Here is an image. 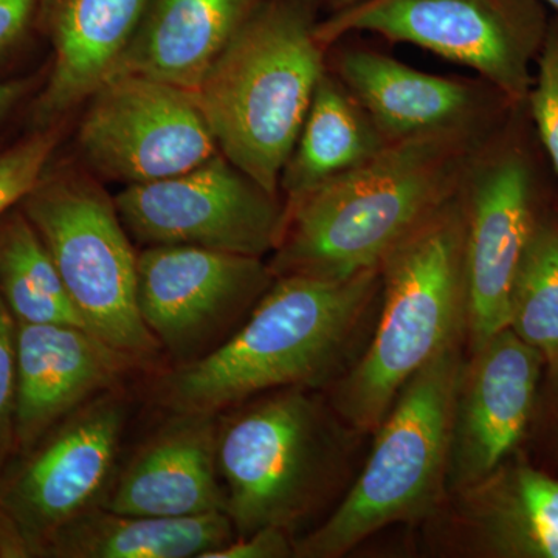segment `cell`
<instances>
[{
  "instance_id": "13",
  "label": "cell",
  "mask_w": 558,
  "mask_h": 558,
  "mask_svg": "<svg viewBox=\"0 0 558 558\" xmlns=\"http://www.w3.org/2000/svg\"><path fill=\"white\" fill-rule=\"evenodd\" d=\"M274 281L263 258L153 245L137 255L138 314L174 366L189 365L229 339Z\"/></svg>"
},
{
  "instance_id": "3",
  "label": "cell",
  "mask_w": 558,
  "mask_h": 558,
  "mask_svg": "<svg viewBox=\"0 0 558 558\" xmlns=\"http://www.w3.org/2000/svg\"><path fill=\"white\" fill-rule=\"evenodd\" d=\"M363 436L317 389H275L220 413L218 469L236 538L270 526L296 535L339 502Z\"/></svg>"
},
{
  "instance_id": "29",
  "label": "cell",
  "mask_w": 558,
  "mask_h": 558,
  "mask_svg": "<svg viewBox=\"0 0 558 558\" xmlns=\"http://www.w3.org/2000/svg\"><path fill=\"white\" fill-rule=\"evenodd\" d=\"M542 428L558 464V368L545 371L539 388L537 413L532 429Z\"/></svg>"
},
{
  "instance_id": "15",
  "label": "cell",
  "mask_w": 558,
  "mask_h": 558,
  "mask_svg": "<svg viewBox=\"0 0 558 558\" xmlns=\"http://www.w3.org/2000/svg\"><path fill=\"white\" fill-rule=\"evenodd\" d=\"M328 68L387 143L436 132L495 130L519 106L478 76L433 75L344 40L330 47Z\"/></svg>"
},
{
  "instance_id": "30",
  "label": "cell",
  "mask_w": 558,
  "mask_h": 558,
  "mask_svg": "<svg viewBox=\"0 0 558 558\" xmlns=\"http://www.w3.org/2000/svg\"><path fill=\"white\" fill-rule=\"evenodd\" d=\"M44 0H0V57L20 43Z\"/></svg>"
},
{
  "instance_id": "10",
  "label": "cell",
  "mask_w": 558,
  "mask_h": 558,
  "mask_svg": "<svg viewBox=\"0 0 558 558\" xmlns=\"http://www.w3.org/2000/svg\"><path fill=\"white\" fill-rule=\"evenodd\" d=\"M130 403L123 387L90 399L0 472V557H39L73 520L105 505Z\"/></svg>"
},
{
  "instance_id": "22",
  "label": "cell",
  "mask_w": 558,
  "mask_h": 558,
  "mask_svg": "<svg viewBox=\"0 0 558 558\" xmlns=\"http://www.w3.org/2000/svg\"><path fill=\"white\" fill-rule=\"evenodd\" d=\"M388 143L329 68L279 179L284 205L373 159Z\"/></svg>"
},
{
  "instance_id": "31",
  "label": "cell",
  "mask_w": 558,
  "mask_h": 558,
  "mask_svg": "<svg viewBox=\"0 0 558 558\" xmlns=\"http://www.w3.org/2000/svg\"><path fill=\"white\" fill-rule=\"evenodd\" d=\"M28 87L31 83L25 80H0V121L16 108Z\"/></svg>"
},
{
  "instance_id": "16",
  "label": "cell",
  "mask_w": 558,
  "mask_h": 558,
  "mask_svg": "<svg viewBox=\"0 0 558 558\" xmlns=\"http://www.w3.org/2000/svg\"><path fill=\"white\" fill-rule=\"evenodd\" d=\"M424 524L446 556L558 558V476L517 451Z\"/></svg>"
},
{
  "instance_id": "28",
  "label": "cell",
  "mask_w": 558,
  "mask_h": 558,
  "mask_svg": "<svg viewBox=\"0 0 558 558\" xmlns=\"http://www.w3.org/2000/svg\"><path fill=\"white\" fill-rule=\"evenodd\" d=\"M296 535L282 527H263L234 538L205 558H289L295 556Z\"/></svg>"
},
{
  "instance_id": "24",
  "label": "cell",
  "mask_w": 558,
  "mask_h": 558,
  "mask_svg": "<svg viewBox=\"0 0 558 558\" xmlns=\"http://www.w3.org/2000/svg\"><path fill=\"white\" fill-rule=\"evenodd\" d=\"M557 205V204H556ZM532 233L509 300L508 328L558 368V207Z\"/></svg>"
},
{
  "instance_id": "6",
  "label": "cell",
  "mask_w": 558,
  "mask_h": 558,
  "mask_svg": "<svg viewBox=\"0 0 558 558\" xmlns=\"http://www.w3.org/2000/svg\"><path fill=\"white\" fill-rule=\"evenodd\" d=\"M465 341L399 392L357 476L329 515L295 539L296 558H340L392 524L425 523L449 495L451 417Z\"/></svg>"
},
{
  "instance_id": "5",
  "label": "cell",
  "mask_w": 558,
  "mask_h": 558,
  "mask_svg": "<svg viewBox=\"0 0 558 558\" xmlns=\"http://www.w3.org/2000/svg\"><path fill=\"white\" fill-rule=\"evenodd\" d=\"M318 21L311 0H263L194 92L219 153L277 196L328 70Z\"/></svg>"
},
{
  "instance_id": "11",
  "label": "cell",
  "mask_w": 558,
  "mask_h": 558,
  "mask_svg": "<svg viewBox=\"0 0 558 558\" xmlns=\"http://www.w3.org/2000/svg\"><path fill=\"white\" fill-rule=\"evenodd\" d=\"M87 102L76 142L84 167L98 179L124 186L156 182L219 153L194 92L117 73Z\"/></svg>"
},
{
  "instance_id": "21",
  "label": "cell",
  "mask_w": 558,
  "mask_h": 558,
  "mask_svg": "<svg viewBox=\"0 0 558 558\" xmlns=\"http://www.w3.org/2000/svg\"><path fill=\"white\" fill-rule=\"evenodd\" d=\"M234 538L226 512L163 519L113 512L100 506L57 532L39 557L205 558Z\"/></svg>"
},
{
  "instance_id": "14",
  "label": "cell",
  "mask_w": 558,
  "mask_h": 558,
  "mask_svg": "<svg viewBox=\"0 0 558 558\" xmlns=\"http://www.w3.org/2000/svg\"><path fill=\"white\" fill-rule=\"evenodd\" d=\"M545 360L505 328L469 351L451 417L449 494L520 451L537 413Z\"/></svg>"
},
{
  "instance_id": "17",
  "label": "cell",
  "mask_w": 558,
  "mask_h": 558,
  "mask_svg": "<svg viewBox=\"0 0 558 558\" xmlns=\"http://www.w3.org/2000/svg\"><path fill=\"white\" fill-rule=\"evenodd\" d=\"M16 450L32 449L90 399L123 381L142 363L73 325L17 323Z\"/></svg>"
},
{
  "instance_id": "12",
  "label": "cell",
  "mask_w": 558,
  "mask_h": 558,
  "mask_svg": "<svg viewBox=\"0 0 558 558\" xmlns=\"http://www.w3.org/2000/svg\"><path fill=\"white\" fill-rule=\"evenodd\" d=\"M132 240L263 258L277 247L284 202L218 153L193 170L124 186L116 196Z\"/></svg>"
},
{
  "instance_id": "27",
  "label": "cell",
  "mask_w": 558,
  "mask_h": 558,
  "mask_svg": "<svg viewBox=\"0 0 558 558\" xmlns=\"http://www.w3.org/2000/svg\"><path fill=\"white\" fill-rule=\"evenodd\" d=\"M17 322L0 293V472L16 450Z\"/></svg>"
},
{
  "instance_id": "18",
  "label": "cell",
  "mask_w": 558,
  "mask_h": 558,
  "mask_svg": "<svg viewBox=\"0 0 558 558\" xmlns=\"http://www.w3.org/2000/svg\"><path fill=\"white\" fill-rule=\"evenodd\" d=\"M218 417L171 413L124 469L117 470L102 508L163 519L226 512L218 469Z\"/></svg>"
},
{
  "instance_id": "2",
  "label": "cell",
  "mask_w": 558,
  "mask_h": 558,
  "mask_svg": "<svg viewBox=\"0 0 558 558\" xmlns=\"http://www.w3.org/2000/svg\"><path fill=\"white\" fill-rule=\"evenodd\" d=\"M498 128L388 143L373 159L284 205L271 274L339 279L380 269L403 238L457 196Z\"/></svg>"
},
{
  "instance_id": "26",
  "label": "cell",
  "mask_w": 558,
  "mask_h": 558,
  "mask_svg": "<svg viewBox=\"0 0 558 558\" xmlns=\"http://www.w3.org/2000/svg\"><path fill=\"white\" fill-rule=\"evenodd\" d=\"M58 142L60 131L46 128L0 153V218L39 182Z\"/></svg>"
},
{
  "instance_id": "4",
  "label": "cell",
  "mask_w": 558,
  "mask_h": 558,
  "mask_svg": "<svg viewBox=\"0 0 558 558\" xmlns=\"http://www.w3.org/2000/svg\"><path fill=\"white\" fill-rule=\"evenodd\" d=\"M462 189L381 260V303L368 347L329 391L352 428L373 435L399 392L440 352L468 344Z\"/></svg>"
},
{
  "instance_id": "32",
  "label": "cell",
  "mask_w": 558,
  "mask_h": 558,
  "mask_svg": "<svg viewBox=\"0 0 558 558\" xmlns=\"http://www.w3.org/2000/svg\"><path fill=\"white\" fill-rule=\"evenodd\" d=\"M326 3V7L330 10V13L333 11H339L343 9H348V7L355 5V3L362 2V0H323Z\"/></svg>"
},
{
  "instance_id": "9",
  "label": "cell",
  "mask_w": 558,
  "mask_h": 558,
  "mask_svg": "<svg viewBox=\"0 0 558 558\" xmlns=\"http://www.w3.org/2000/svg\"><path fill=\"white\" fill-rule=\"evenodd\" d=\"M550 13L539 0H362L317 24L330 49L368 33L475 72L513 105L526 102Z\"/></svg>"
},
{
  "instance_id": "25",
  "label": "cell",
  "mask_w": 558,
  "mask_h": 558,
  "mask_svg": "<svg viewBox=\"0 0 558 558\" xmlns=\"http://www.w3.org/2000/svg\"><path fill=\"white\" fill-rule=\"evenodd\" d=\"M526 109L539 148L558 179V14L549 17L548 31L535 61Z\"/></svg>"
},
{
  "instance_id": "20",
  "label": "cell",
  "mask_w": 558,
  "mask_h": 558,
  "mask_svg": "<svg viewBox=\"0 0 558 558\" xmlns=\"http://www.w3.org/2000/svg\"><path fill=\"white\" fill-rule=\"evenodd\" d=\"M260 2L150 0L113 75L134 73L196 92Z\"/></svg>"
},
{
  "instance_id": "23",
  "label": "cell",
  "mask_w": 558,
  "mask_h": 558,
  "mask_svg": "<svg viewBox=\"0 0 558 558\" xmlns=\"http://www.w3.org/2000/svg\"><path fill=\"white\" fill-rule=\"evenodd\" d=\"M0 293L17 323L86 329L49 250L20 205L0 218Z\"/></svg>"
},
{
  "instance_id": "7",
  "label": "cell",
  "mask_w": 558,
  "mask_h": 558,
  "mask_svg": "<svg viewBox=\"0 0 558 558\" xmlns=\"http://www.w3.org/2000/svg\"><path fill=\"white\" fill-rule=\"evenodd\" d=\"M20 207L49 250L86 329L145 368L154 365L161 348L138 314V253L101 180L84 165L44 172Z\"/></svg>"
},
{
  "instance_id": "19",
  "label": "cell",
  "mask_w": 558,
  "mask_h": 558,
  "mask_svg": "<svg viewBox=\"0 0 558 558\" xmlns=\"http://www.w3.org/2000/svg\"><path fill=\"white\" fill-rule=\"evenodd\" d=\"M150 0H44L53 65L36 105L51 123L89 100L119 69Z\"/></svg>"
},
{
  "instance_id": "1",
  "label": "cell",
  "mask_w": 558,
  "mask_h": 558,
  "mask_svg": "<svg viewBox=\"0 0 558 558\" xmlns=\"http://www.w3.org/2000/svg\"><path fill=\"white\" fill-rule=\"evenodd\" d=\"M380 303V269L277 277L229 339L161 374L154 400L170 413L220 414L275 389L329 391L368 347Z\"/></svg>"
},
{
  "instance_id": "33",
  "label": "cell",
  "mask_w": 558,
  "mask_h": 558,
  "mask_svg": "<svg viewBox=\"0 0 558 558\" xmlns=\"http://www.w3.org/2000/svg\"><path fill=\"white\" fill-rule=\"evenodd\" d=\"M548 10H553L554 14H558V0H539Z\"/></svg>"
},
{
  "instance_id": "8",
  "label": "cell",
  "mask_w": 558,
  "mask_h": 558,
  "mask_svg": "<svg viewBox=\"0 0 558 558\" xmlns=\"http://www.w3.org/2000/svg\"><path fill=\"white\" fill-rule=\"evenodd\" d=\"M550 174L523 102L484 143L462 185L468 352L508 328L521 259L539 219L556 205Z\"/></svg>"
}]
</instances>
